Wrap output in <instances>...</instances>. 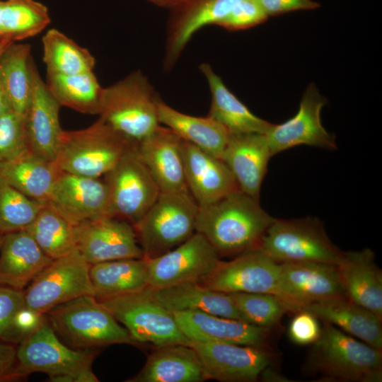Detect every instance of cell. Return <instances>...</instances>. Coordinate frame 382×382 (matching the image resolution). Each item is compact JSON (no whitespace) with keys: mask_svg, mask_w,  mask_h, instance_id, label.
I'll return each instance as SVG.
<instances>
[{"mask_svg":"<svg viewBox=\"0 0 382 382\" xmlns=\"http://www.w3.org/2000/svg\"><path fill=\"white\" fill-rule=\"evenodd\" d=\"M274 220L260 200L238 188L199 207L195 232L203 235L219 255H241L257 248Z\"/></svg>","mask_w":382,"mask_h":382,"instance_id":"6da1fadb","label":"cell"},{"mask_svg":"<svg viewBox=\"0 0 382 382\" xmlns=\"http://www.w3.org/2000/svg\"><path fill=\"white\" fill-rule=\"evenodd\" d=\"M303 369L327 381L381 382L382 352L356 340L337 327L323 322Z\"/></svg>","mask_w":382,"mask_h":382,"instance_id":"7a4b0ae2","label":"cell"},{"mask_svg":"<svg viewBox=\"0 0 382 382\" xmlns=\"http://www.w3.org/2000/svg\"><path fill=\"white\" fill-rule=\"evenodd\" d=\"M96 354L65 345L46 318L16 347L18 370L22 378L42 372L53 382H98L92 370Z\"/></svg>","mask_w":382,"mask_h":382,"instance_id":"3957f363","label":"cell"},{"mask_svg":"<svg viewBox=\"0 0 382 382\" xmlns=\"http://www.w3.org/2000/svg\"><path fill=\"white\" fill-rule=\"evenodd\" d=\"M137 144L99 118L86 128L64 130L54 163L62 172L100 178Z\"/></svg>","mask_w":382,"mask_h":382,"instance_id":"277c9868","label":"cell"},{"mask_svg":"<svg viewBox=\"0 0 382 382\" xmlns=\"http://www.w3.org/2000/svg\"><path fill=\"white\" fill-rule=\"evenodd\" d=\"M45 316L57 336L74 348L89 349L113 344H139L92 295L81 296L59 304Z\"/></svg>","mask_w":382,"mask_h":382,"instance_id":"5b68a950","label":"cell"},{"mask_svg":"<svg viewBox=\"0 0 382 382\" xmlns=\"http://www.w3.org/2000/svg\"><path fill=\"white\" fill-rule=\"evenodd\" d=\"M158 96L147 77L135 71L103 88L98 115L115 130L138 143L160 125Z\"/></svg>","mask_w":382,"mask_h":382,"instance_id":"8992f818","label":"cell"},{"mask_svg":"<svg viewBox=\"0 0 382 382\" xmlns=\"http://www.w3.org/2000/svg\"><path fill=\"white\" fill-rule=\"evenodd\" d=\"M199 205L190 191L161 192L134 226L144 258L160 256L195 233Z\"/></svg>","mask_w":382,"mask_h":382,"instance_id":"52a82bcc","label":"cell"},{"mask_svg":"<svg viewBox=\"0 0 382 382\" xmlns=\"http://www.w3.org/2000/svg\"><path fill=\"white\" fill-rule=\"evenodd\" d=\"M98 300L124 325L139 344L147 342L156 347L172 344L190 345V340L180 330L173 313L158 301L154 289L149 286Z\"/></svg>","mask_w":382,"mask_h":382,"instance_id":"ba28073f","label":"cell"},{"mask_svg":"<svg viewBox=\"0 0 382 382\" xmlns=\"http://www.w3.org/2000/svg\"><path fill=\"white\" fill-rule=\"evenodd\" d=\"M255 250L279 263L311 261L337 265L343 255L330 240L323 222L311 216L274 219Z\"/></svg>","mask_w":382,"mask_h":382,"instance_id":"9c48e42d","label":"cell"},{"mask_svg":"<svg viewBox=\"0 0 382 382\" xmlns=\"http://www.w3.org/2000/svg\"><path fill=\"white\" fill-rule=\"evenodd\" d=\"M90 266L76 249L53 260L23 290L25 306L45 315L81 296H93Z\"/></svg>","mask_w":382,"mask_h":382,"instance_id":"30bf717a","label":"cell"},{"mask_svg":"<svg viewBox=\"0 0 382 382\" xmlns=\"http://www.w3.org/2000/svg\"><path fill=\"white\" fill-rule=\"evenodd\" d=\"M137 145L105 175L108 189L109 216L125 220L132 226L141 219L161 192L139 158Z\"/></svg>","mask_w":382,"mask_h":382,"instance_id":"8fae6325","label":"cell"},{"mask_svg":"<svg viewBox=\"0 0 382 382\" xmlns=\"http://www.w3.org/2000/svg\"><path fill=\"white\" fill-rule=\"evenodd\" d=\"M207 379L224 382L255 381L270 366V347L224 342L190 340Z\"/></svg>","mask_w":382,"mask_h":382,"instance_id":"7c38bea8","label":"cell"},{"mask_svg":"<svg viewBox=\"0 0 382 382\" xmlns=\"http://www.w3.org/2000/svg\"><path fill=\"white\" fill-rule=\"evenodd\" d=\"M149 286L161 289L186 282H199L216 266L219 254L201 233L195 232L171 250L146 259Z\"/></svg>","mask_w":382,"mask_h":382,"instance_id":"4fadbf2b","label":"cell"},{"mask_svg":"<svg viewBox=\"0 0 382 382\" xmlns=\"http://www.w3.org/2000/svg\"><path fill=\"white\" fill-rule=\"evenodd\" d=\"M76 249L90 264L128 258H144L134 226L111 216L74 226Z\"/></svg>","mask_w":382,"mask_h":382,"instance_id":"5bb4252c","label":"cell"},{"mask_svg":"<svg viewBox=\"0 0 382 382\" xmlns=\"http://www.w3.org/2000/svg\"><path fill=\"white\" fill-rule=\"evenodd\" d=\"M279 263L257 250L230 261L219 260L198 283L225 293H267L276 295Z\"/></svg>","mask_w":382,"mask_h":382,"instance_id":"9a60e30c","label":"cell"},{"mask_svg":"<svg viewBox=\"0 0 382 382\" xmlns=\"http://www.w3.org/2000/svg\"><path fill=\"white\" fill-rule=\"evenodd\" d=\"M326 99L314 83L306 88L296 114L286 122L273 124L265 134L272 156L299 145H308L333 150L335 138L323 126L321 110Z\"/></svg>","mask_w":382,"mask_h":382,"instance_id":"2e32d148","label":"cell"},{"mask_svg":"<svg viewBox=\"0 0 382 382\" xmlns=\"http://www.w3.org/2000/svg\"><path fill=\"white\" fill-rule=\"evenodd\" d=\"M279 265L276 295L288 303L291 312L307 302L346 296L336 265L311 261Z\"/></svg>","mask_w":382,"mask_h":382,"instance_id":"e0dca14e","label":"cell"},{"mask_svg":"<svg viewBox=\"0 0 382 382\" xmlns=\"http://www.w3.org/2000/svg\"><path fill=\"white\" fill-rule=\"evenodd\" d=\"M46 204L74 226L109 216L108 185L100 178L61 171Z\"/></svg>","mask_w":382,"mask_h":382,"instance_id":"ac0fdd59","label":"cell"},{"mask_svg":"<svg viewBox=\"0 0 382 382\" xmlns=\"http://www.w3.org/2000/svg\"><path fill=\"white\" fill-rule=\"evenodd\" d=\"M30 71L31 96L24 115L29 150L45 160L54 162L64 131L59 122L61 105L48 90L33 60Z\"/></svg>","mask_w":382,"mask_h":382,"instance_id":"d6986e66","label":"cell"},{"mask_svg":"<svg viewBox=\"0 0 382 382\" xmlns=\"http://www.w3.org/2000/svg\"><path fill=\"white\" fill-rule=\"evenodd\" d=\"M239 0H185L170 8L163 58V69L175 65L193 35L208 25L222 21Z\"/></svg>","mask_w":382,"mask_h":382,"instance_id":"ffe728a7","label":"cell"},{"mask_svg":"<svg viewBox=\"0 0 382 382\" xmlns=\"http://www.w3.org/2000/svg\"><path fill=\"white\" fill-rule=\"evenodd\" d=\"M173 313L180 330L189 340L270 347L271 328L200 311Z\"/></svg>","mask_w":382,"mask_h":382,"instance_id":"44dd1931","label":"cell"},{"mask_svg":"<svg viewBox=\"0 0 382 382\" xmlns=\"http://www.w3.org/2000/svg\"><path fill=\"white\" fill-rule=\"evenodd\" d=\"M181 154L187 189L199 207L238 189L233 174L221 158L184 140Z\"/></svg>","mask_w":382,"mask_h":382,"instance_id":"7402d4cb","label":"cell"},{"mask_svg":"<svg viewBox=\"0 0 382 382\" xmlns=\"http://www.w3.org/2000/svg\"><path fill=\"white\" fill-rule=\"evenodd\" d=\"M182 141L170 129L159 125L137 143V154L161 192L189 191L184 175Z\"/></svg>","mask_w":382,"mask_h":382,"instance_id":"603a6c76","label":"cell"},{"mask_svg":"<svg viewBox=\"0 0 382 382\" xmlns=\"http://www.w3.org/2000/svg\"><path fill=\"white\" fill-rule=\"evenodd\" d=\"M272 156L265 134H231L220 158L233 174L238 188L260 200L262 183Z\"/></svg>","mask_w":382,"mask_h":382,"instance_id":"cb8c5ba5","label":"cell"},{"mask_svg":"<svg viewBox=\"0 0 382 382\" xmlns=\"http://www.w3.org/2000/svg\"><path fill=\"white\" fill-rule=\"evenodd\" d=\"M305 311L323 322L341 328L368 345L382 350V320L346 296L332 297L297 306L294 312Z\"/></svg>","mask_w":382,"mask_h":382,"instance_id":"d4e9b609","label":"cell"},{"mask_svg":"<svg viewBox=\"0 0 382 382\" xmlns=\"http://www.w3.org/2000/svg\"><path fill=\"white\" fill-rule=\"evenodd\" d=\"M346 297L382 320V272L370 248L343 252L337 265Z\"/></svg>","mask_w":382,"mask_h":382,"instance_id":"484cf974","label":"cell"},{"mask_svg":"<svg viewBox=\"0 0 382 382\" xmlns=\"http://www.w3.org/2000/svg\"><path fill=\"white\" fill-rule=\"evenodd\" d=\"M52 260L25 229L6 233L0 248V285L24 290Z\"/></svg>","mask_w":382,"mask_h":382,"instance_id":"4316f807","label":"cell"},{"mask_svg":"<svg viewBox=\"0 0 382 382\" xmlns=\"http://www.w3.org/2000/svg\"><path fill=\"white\" fill-rule=\"evenodd\" d=\"M208 380L194 349L187 345L156 347L141 370L127 382H202Z\"/></svg>","mask_w":382,"mask_h":382,"instance_id":"83f0119b","label":"cell"},{"mask_svg":"<svg viewBox=\"0 0 382 382\" xmlns=\"http://www.w3.org/2000/svg\"><path fill=\"white\" fill-rule=\"evenodd\" d=\"M154 295L172 313L200 311L246 322L229 293L209 289L197 282H186L154 289Z\"/></svg>","mask_w":382,"mask_h":382,"instance_id":"f1b7e54d","label":"cell"},{"mask_svg":"<svg viewBox=\"0 0 382 382\" xmlns=\"http://www.w3.org/2000/svg\"><path fill=\"white\" fill-rule=\"evenodd\" d=\"M199 68L207 81L212 96L208 116L231 134L268 132L273 124L254 115L228 89L209 64L202 63Z\"/></svg>","mask_w":382,"mask_h":382,"instance_id":"f546056e","label":"cell"},{"mask_svg":"<svg viewBox=\"0 0 382 382\" xmlns=\"http://www.w3.org/2000/svg\"><path fill=\"white\" fill-rule=\"evenodd\" d=\"M156 106L159 123L165 125L181 139L220 158L231 136L223 125L208 115L195 117L180 112L167 105L159 96Z\"/></svg>","mask_w":382,"mask_h":382,"instance_id":"4dcf8cb0","label":"cell"},{"mask_svg":"<svg viewBox=\"0 0 382 382\" xmlns=\"http://www.w3.org/2000/svg\"><path fill=\"white\" fill-rule=\"evenodd\" d=\"M89 275L96 299L112 297L149 286L145 258H128L91 265Z\"/></svg>","mask_w":382,"mask_h":382,"instance_id":"1f68e13d","label":"cell"},{"mask_svg":"<svg viewBox=\"0 0 382 382\" xmlns=\"http://www.w3.org/2000/svg\"><path fill=\"white\" fill-rule=\"evenodd\" d=\"M61 173L54 162L30 151L0 164V178L25 196L46 204L51 189Z\"/></svg>","mask_w":382,"mask_h":382,"instance_id":"d6a6232c","label":"cell"},{"mask_svg":"<svg viewBox=\"0 0 382 382\" xmlns=\"http://www.w3.org/2000/svg\"><path fill=\"white\" fill-rule=\"evenodd\" d=\"M31 46L10 43L0 55V85L11 109L24 116L31 96Z\"/></svg>","mask_w":382,"mask_h":382,"instance_id":"836d02e7","label":"cell"},{"mask_svg":"<svg viewBox=\"0 0 382 382\" xmlns=\"http://www.w3.org/2000/svg\"><path fill=\"white\" fill-rule=\"evenodd\" d=\"M48 90L61 106L98 115L103 88L93 71L74 74H47Z\"/></svg>","mask_w":382,"mask_h":382,"instance_id":"e575fe53","label":"cell"},{"mask_svg":"<svg viewBox=\"0 0 382 382\" xmlns=\"http://www.w3.org/2000/svg\"><path fill=\"white\" fill-rule=\"evenodd\" d=\"M47 7L35 0L2 1L0 41L14 42L41 33L50 23Z\"/></svg>","mask_w":382,"mask_h":382,"instance_id":"d590c367","label":"cell"},{"mask_svg":"<svg viewBox=\"0 0 382 382\" xmlns=\"http://www.w3.org/2000/svg\"><path fill=\"white\" fill-rule=\"evenodd\" d=\"M47 74H74L93 71L96 59L61 31L52 28L42 38Z\"/></svg>","mask_w":382,"mask_h":382,"instance_id":"8d00e7d4","label":"cell"},{"mask_svg":"<svg viewBox=\"0 0 382 382\" xmlns=\"http://www.w3.org/2000/svg\"><path fill=\"white\" fill-rule=\"evenodd\" d=\"M25 230L52 260L76 249L74 225L47 204Z\"/></svg>","mask_w":382,"mask_h":382,"instance_id":"74e56055","label":"cell"},{"mask_svg":"<svg viewBox=\"0 0 382 382\" xmlns=\"http://www.w3.org/2000/svg\"><path fill=\"white\" fill-rule=\"evenodd\" d=\"M45 204L31 199L0 178V232L25 230Z\"/></svg>","mask_w":382,"mask_h":382,"instance_id":"f35d334b","label":"cell"},{"mask_svg":"<svg viewBox=\"0 0 382 382\" xmlns=\"http://www.w3.org/2000/svg\"><path fill=\"white\" fill-rule=\"evenodd\" d=\"M246 322L265 328L276 325L289 306L281 297L267 293H229Z\"/></svg>","mask_w":382,"mask_h":382,"instance_id":"ab89813d","label":"cell"},{"mask_svg":"<svg viewBox=\"0 0 382 382\" xmlns=\"http://www.w3.org/2000/svg\"><path fill=\"white\" fill-rule=\"evenodd\" d=\"M28 151L24 116L10 110L0 117V164Z\"/></svg>","mask_w":382,"mask_h":382,"instance_id":"60d3db41","label":"cell"},{"mask_svg":"<svg viewBox=\"0 0 382 382\" xmlns=\"http://www.w3.org/2000/svg\"><path fill=\"white\" fill-rule=\"evenodd\" d=\"M25 306L23 290L0 285V340L20 342L14 321L18 311Z\"/></svg>","mask_w":382,"mask_h":382,"instance_id":"b9f144b4","label":"cell"},{"mask_svg":"<svg viewBox=\"0 0 382 382\" xmlns=\"http://www.w3.org/2000/svg\"><path fill=\"white\" fill-rule=\"evenodd\" d=\"M267 18L256 0H239L217 25L231 31L241 30L262 23Z\"/></svg>","mask_w":382,"mask_h":382,"instance_id":"7bdbcfd3","label":"cell"},{"mask_svg":"<svg viewBox=\"0 0 382 382\" xmlns=\"http://www.w3.org/2000/svg\"><path fill=\"white\" fill-rule=\"evenodd\" d=\"M289 327V337L296 345L313 344L319 337L320 328L318 318L305 311L296 312Z\"/></svg>","mask_w":382,"mask_h":382,"instance_id":"ee69618b","label":"cell"},{"mask_svg":"<svg viewBox=\"0 0 382 382\" xmlns=\"http://www.w3.org/2000/svg\"><path fill=\"white\" fill-rule=\"evenodd\" d=\"M268 16H277L298 10L318 8L320 4L313 0H256Z\"/></svg>","mask_w":382,"mask_h":382,"instance_id":"f6af8a7d","label":"cell"},{"mask_svg":"<svg viewBox=\"0 0 382 382\" xmlns=\"http://www.w3.org/2000/svg\"><path fill=\"white\" fill-rule=\"evenodd\" d=\"M18 370L16 347L0 340V382L21 378Z\"/></svg>","mask_w":382,"mask_h":382,"instance_id":"bcb514c9","label":"cell"},{"mask_svg":"<svg viewBox=\"0 0 382 382\" xmlns=\"http://www.w3.org/2000/svg\"><path fill=\"white\" fill-rule=\"evenodd\" d=\"M45 320V315L40 314L26 306L17 313L14 326L20 342L36 329Z\"/></svg>","mask_w":382,"mask_h":382,"instance_id":"7dc6e473","label":"cell"},{"mask_svg":"<svg viewBox=\"0 0 382 382\" xmlns=\"http://www.w3.org/2000/svg\"><path fill=\"white\" fill-rule=\"evenodd\" d=\"M261 378L265 381H289L283 376L277 374L269 367L266 368L260 374Z\"/></svg>","mask_w":382,"mask_h":382,"instance_id":"c3c4849f","label":"cell"},{"mask_svg":"<svg viewBox=\"0 0 382 382\" xmlns=\"http://www.w3.org/2000/svg\"><path fill=\"white\" fill-rule=\"evenodd\" d=\"M10 110H12V109L0 85V117Z\"/></svg>","mask_w":382,"mask_h":382,"instance_id":"681fc988","label":"cell"},{"mask_svg":"<svg viewBox=\"0 0 382 382\" xmlns=\"http://www.w3.org/2000/svg\"><path fill=\"white\" fill-rule=\"evenodd\" d=\"M158 6L172 8L185 0H149Z\"/></svg>","mask_w":382,"mask_h":382,"instance_id":"f907efd6","label":"cell"},{"mask_svg":"<svg viewBox=\"0 0 382 382\" xmlns=\"http://www.w3.org/2000/svg\"><path fill=\"white\" fill-rule=\"evenodd\" d=\"M11 42H5V41H0V55L4 52V50L6 49V47Z\"/></svg>","mask_w":382,"mask_h":382,"instance_id":"816d5d0a","label":"cell"},{"mask_svg":"<svg viewBox=\"0 0 382 382\" xmlns=\"http://www.w3.org/2000/svg\"><path fill=\"white\" fill-rule=\"evenodd\" d=\"M3 236H4V235L0 232V248H1V243H2Z\"/></svg>","mask_w":382,"mask_h":382,"instance_id":"f5cc1de1","label":"cell"},{"mask_svg":"<svg viewBox=\"0 0 382 382\" xmlns=\"http://www.w3.org/2000/svg\"><path fill=\"white\" fill-rule=\"evenodd\" d=\"M1 4H2V1L0 0V11H1ZM0 39H1V25H0Z\"/></svg>","mask_w":382,"mask_h":382,"instance_id":"db71d44e","label":"cell"}]
</instances>
